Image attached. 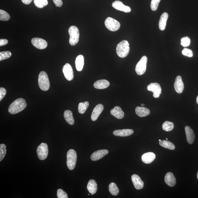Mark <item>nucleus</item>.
<instances>
[{"mask_svg":"<svg viewBox=\"0 0 198 198\" xmlns=\"http://www.w3.org/2000/svg\"><path fill=\"white\" fill-rule=\"evenodd\" d=\"M27 106V104L24 99L18 98L10 104L8 111L11 114H17L24 110Z\"/></svg>","mask_w":198,"mask_h":198,"instance_id":"1","label":"nucleus"},{"mask_svg":"<svg viewBox=\"0 0 198 198\" xmlns=\"http://www.w3.org/2000/svg\"><path fill=\"white\" fill-rule=\"evenodd\" d=\"M129 44L126 40H123L120 42L116 47V51L117 54L120 58H124L128 55L130 51Z\"/></svg>","mask_w":198,"mask_h":198,"instance_id":"2","label":"nucleus"},{"mask_svg":"<svg viewBox=\"0 0 198 198\" xmlns=\"http://www.w3.org/2000/svg\"><path fill=\"white\" fill-rule=\"evenodd\" d=\"M38 84L41 90L47 91L49 89L50 83L47 74L45 71H41L38 76Z\"/></svg>","mask_w":198,"mask_h":198,"instance_id":"3","label":"nucleus"},{"mask_svg":"<svg viewBox=\"0 0 198 198\" xmlns=\"http://www.w3.org/2000/svg\"><path fill=\"white\" fill-rule=\"evenodd\" d=\"M68 32L70 36L69 42L71 46H75L79 41V31L75 26H71L69 28Z\"/></svg>","mask_w":198,"mask_h":198,"instance_id":"4","label":"nucleus"},{"mask_svg":"<svg viewBox=\"0 0 198 198\" xmlns=\"http://www.w3.org/2000/svg\"><path fill=\"white\" fill-rule=\"evenodd\" d=\"M77 156L74 149H70L67 153V166L70 170H73L75 167Z\"/></svg>","mask_w":198,"mask_h":198,"instance_id":"5","label":"nucleus"},{"mask_svg":"<svg viewBox=\"0 0 198 198\" xmlns=\"http://www.w3.org/2000/svg\"><path fill=\"white\" fill-rule=\"evenodd\" d=\"M105 27L111 31H117L120 28V22L112 17H108L106 19L105 21Z\"/></svg>","mask_w":198,"mask_h":198,"instance_id":"6","label":"nucleus"},{"mask_svg":"<svg viewBox=\"0 0 198 198\" xmlns=\"http://www.w3.org/2000/svg\"><path fill=\"white\" fill-rule=\"evenodd\" d=\"M147 61V57L144 56L137 64L135 67V71L138 75H142L145 74L146 71Z\"/></svg>","mask_w":198,"mask_h":198,"instance_id":"7","label":"nucleus"},{"mask_svg":"<svg viewBox=\"0 0 198 198\" xmlns=\"http://www.w3.org/2000/svg\"><path fill=\"white\" fill-rule=\"evenodd\" d=\"M48 149L47 144L42 143L38 147L37 153L39 159L40 160H44L47 157Z\"/></svg>","mask_w":198,"mask_h":198,"instance_id":"8","label":"nucleus"},{"mask_svg":"<svg viewBox=\"0 0 198 198\" xmlns=\"http://www.w3.org/2000/svg\"><path fill=\"white\" fill-rule=\"evenodd\" d=\"M147 89L153 93L154 98H158L161 93V88L160 85L157 83H151L147 86Z\"/></svg>","mask_w":198,"mask_h":198,"instance_id":"9","label":"nucleus"},{"mask_svg":"<svg viewBox=\"0 0 198 198\" xmlns=\"http://www.w3.org/2000/svg\"><path fill=\"white\" fill-rule=\"evenodd\" d=\"M31 43L33 46L38 49H44L48 46V43L45 40L41 38H33Z\"/></svg>","mask_w":198,"mask_h":198,"instance_id":"10","label":"nucleus"},{"mask_svg":"<svg viewBox=\"0 0 198 198\" xmlns=\"http://www.w3.org/2000/svg\"><path fill=\"white\" fill-rule=\"evenodd\" d=\"M63 74L66 79L69 81L73 79L74 74L73 70L71 66L68 63H67L64 66L62 69Z\"/></svg>","mask_w":198,"mask_h":198,"instance_id":"11","label":"nucleus"},{"mask_svg":"<svg viewBox=\"0 0 198 198\" xmlns=\"http://www.w3.org/2000/svg\"><path fill=\"white\" fill-rule=\"evenodd\" d=\"M113 7L116 10L123 11L125 13H129L131 12V8L129 6H125L121 1H116L112 3Z\"/></svg>","mask_w":198,"mask_h":198,"instance_id":"12","label":"nucleus"},{"mask_svg":"<svg viewBox=\"0 0 198 198\" xmlns=\"http://www.w3.org/2000/svg\"><path fill=\"white\" fill-rule=\"evenodd\" d=\"M108 153V150H106V149L95 151V152L92 154L91 156V159L93 161L98 160L107 155Z\"/></svg>","mask_w":198,"mask_h":198,"instance_id":"13","label":"nucleus"},{"mask_svg":"<svg viewBox=\"0 0 198 198\" xmlns=\"http://www.w3.org/2000/svg\"><path fill=\"white\" fill-rule=\"evenodd\" d=\"M131 180L135 189L140 190L143 188L144 183L140 177L136 174H134L131 177Z\"/></svg>","mask_w":198,"mask_h":198,"instance_id":"14","label":"nucleus"},{"mask_svg":"<svg viewBox=\"0 0 198 198\" xmlns=\"http://www.w3.org/2000/svg\"><path fill=\"white\" fill-rule=\"evenodd\" d=\"M103 105L101 104H98L93 109L91 116V119L92 121H95L98 119L99 116L101 114L104 110Z\"/></svg>","mask_w":198,"mask_h":198,"instance_id":"15","label":"nucleus"},{"mask_svg":"<svg viewBox=\"0 0 198 198\" xmlns=\"http://www.w3.org/2000/svg\"><path fill=\"white\" fill-rule=\"evenodd\" d=\"M175 91L179 94L182 93L184 89V84L182 77L180 76H177L175 79L174 84Z\"/></svg>","mask_w":198,"mask_h":198,"instance_id":"16","label":"nucleus"},{"mask_svg":"<svg viewBox=\"0 0 198 198\" xmlns=\"http://www.w3.org/2000/svg\"><path fill=\"white\" fill-rule=\"evenodd\" d=\"M164 180L167 185L170 187L174 186L176 183V179L173 173L171 172L166 173L165 175Z\"/></svg>","mask_w":198,"mask_h":198,"instance_id":"17","label":"nucleus"},{"mask_svg":"<svg viewBox=\"0 0 198 198\" xmlns=\"http://www.w3.org/2000/svg\"><path fill=\"white\" fill-rule=\"evenodd\" d=\"M185 131L187 142L190 144H192L195 137L193 130L189 126H186L185 127Z\"/></svg>","mask_w":198,"mask_h":198,"instance_id":"18","label":"nucleus"},{"mask_svg":"<svg viewBox=\"0 0 198 198\" xmlns=\"http://www.w3.org/2000/svg\"><path fill=\"white\" fill-rule=\"evenodd\" d=\"M156 158L155 154L153 152H147L144 154L142 156V160L147 164H150Z\"/></svg>","mask_w":198,"mask_h":198,"instance_id":"19","label":"nucleus"},{"mask_svg":"<svg viewBox=\"0 0 198 198\" xmlns=\"http://www.w3.org/2000/svg\"><path fill=\"white\" fill-rule=\"evenodd\" d=\"M133 133V130L129 129L116 130L113 132V134L115 136L122 137L130 136Z\"/></svg>","mask_w":198,"mask_h":198,"instance_id":"20","label":"nucleus"},{"mask_svg":"<svg viewBox=\"0 0 198 198\" xmlns=\"http://www.w3.org/2000/svg\"><path fill=\"white\" fill-rule=\"evenodd\" d=\"M110 113L112 115L118 119H122L124 116V112L119 107H115L111 111Z\"/></svg>","mask_w":198,"mask_h":198,"instance_id":"21","label":"nucleus"},{"mask_svg":"<svg viewBox=\"0 0 198 198\" xmlns=\"http://www.w3.org/2000/svg\"><path fill=\"white\" fill-rule=\"evenodd\" d=\"M110 85V83L106 80H100L95 81L94 84L95 88L98 89H103L108 87Z\"/></svg>","mask_w":198,"mask_h":198,"instance_id":"22","label":"nucleus"},{"mask_svg":"<svg viewBox=\"0 0 198 198\" xmlns=\"http://www.w3.org/2000/svg\"><path fill=\"white\" fill-rule=\"evenodd\" d=\"M87 189L92 195L96 193L98 189L96 182L94 180H90L87 184Z\"/></svg>","mask_w":198,"mask_h":198,"instance_id":"23","label":"nucleus"},{"mask_svg":"<svg viewBox=\"0 0 198 198\" xmlns=\"http://www.w3.org/2000/svg\"><path fill=\"white\" fill-rule=\"evenodd\" d=\"M168 17V15L167 13H164L161 15L159 24V29L161 31L164 30L166 28Z\"/></svg>","mask_w":198,"mask_h":198,"instance_id":"24","label":"nucleus"},{"mask_svg":"<svg viewBox=\"0 0 198 198\" xmlns=\"http://www.w3.org/2000/svg\"><path fill=\"white\" fill-rule=\"evenodd\" d=\"M135 113L140 117H144L148 115L150 113V111L145 107H137L135 109Z\"/></svg>","mask_w":198,"mask_h":198,"instance_id":"25","label":"nucleus"},{"mask_svg":"<svg viewBox=\"0 0 198 198\" xmlns=\"http://www.w3.org/2000/svg\"><path fill=\"white\" fill-rule=\"evenodd\" d=\"M84 65V57L82 55H79L76 57L75 60V66L78 71H81L83 70Z\"/></svg>","mask_w":198,"mask_h":198,"instance_id":"26","label":"nucleus"},{"mask_svg":"<svg viewBox=\"0 0 198 198\" xmlns=\"http://www.w3.org/2000/svg\"><path fill=\"white\" fill-rule=\"evenodd\" d=\"M64 117L65 120L69 124L73 125L74 124V120L73 114L70 110H66L64 112Z\"/></svg>","mask_w":198,"mask_h":198,"instance_id":"27","label":"nucleus"},{"mask_svg":"<svg viewBox=\"0 0 198 198\" xmlns=\"http://www.w3.org/2000/svg\"><path fill=\"white\" fill-rule=\"evenodd\" d=\"M159 144L161 146L171 150H174L175 146L173 143L168 140H163L159 142Z\"/></svg>","mask_w":198,"mask_h":198,"instance_id":"28","label":"nucleus"},{"mask_svg":"<svg viewBox=\"0 0 198 198\" xmlns=\"http://www.w3.org/2000/svg\"><path fill=\"white\" fill-rule=\"evenodd\" d=\"M89 105V102L88 101L80 103L78 105V111L79 113L81 114H84L86 112Z\"/></svg>","mask_w":198,"mask_h":198,"instance_id":"29","label":"nucleus"},{"mask_svg":"<svg viewBox=\"0 0 198 198\" xmlns=\"http://www.w3.org/2000/svg\"><path fill=\"white\" fill-rule=\"evenodd\" d=\"M109 192L112 195L117 196L119 193V189L115 183L112 182L110 184L109 186Z\"/></svg>","mask_w":198,"mask_h":198,"instance_id":"30","label":"nucleus"},{"mask_svg":"<svg viewBox=\"0 0 198 198\" xmlns=\"http://www.w3.org/2000/svg\"><path fill=\"white\" fill-rule=\"evenodd\" d=\"M174 124L173 122L166 121L163 123L162 128L164 131L168 132L172 130L174 128Z\"/></svg>","mask_w":198,"mask_h":198,"instance_id":"31","label":"nucleus"},{"mask_svg":"<svg viewBox=\"0 0 198 198\" xmlns=\"http://www.w3.org/2000/svg\"><path fill=\"white\" fill-rule=\"evenodd\" d=\"M34 3L37 8H42L48 5V0H34Z\"/></svg>","mask_w":198,"mask_h":198,"instance_id":"32","label":"nucleus"},{"mask_svg":"<svg viewBox=\"0 0 198 198\" xmlns=\"http://www.w3.org/2000/svg\"><path fill=\"white\" fill-rule=\"evenodd\" d=\"M10 19V15L6 11L0 10V20L2 21H7Z\"/></svg>","mask_w":198,"mask_h":198,"instance_id":"33","label":"nucleus"},{"mask_svg":"<svg viewBox=\"0 0 198 198\" xmlns=\"http://www.w3.org/2000/svg\"><path fill=\"white\" fill-rule=\"evenodd\" d=\"M6 153V147L4 144L0 145V161L4 159Z\"/></svg>","mask_w":198,"mask_h":198,"instance_id":"34","label":"nucleus"},{"mask_svg":"<svg viewBox=\"0 0 198 198\" xmlns=\"http://www.w3.org/2000/svg\"><path fill=\"white\" fill-rule=\"evenodd\" d=\"M12 56V53L9 51L0 52V61L8 59Z\"/></svg>","mask_w":198,"mask_h":198,"instance_id":"35","label":"nucleus"},{"mask_svg":"<svg viewBox=\"0 0 198 198\" xmlns=\"http://www.w3.org/2000/svg\"><path fill=\"white\" fill-rule=\"evenodd\" d=\"M180 44L184 47H187L190 44V39L188 37H183L181 39Z\"/></svg>","mask_w":198,"mask_h":198,"instance_id":"36","label":"nucleus"},{"mask_svg":"<svg viewBox=\"0 0 198 198\" xmlns=\"http://www.w3.org/2000/svg\"><path fill=\"white\" fill-rule=\"evenodd\" d=\"M161 0H152L151 2V8L153 11H156L157 9L158 6Z\"/></svg>","mask_w":198,"mask_h":198,"instance_id":"37","label":"nucleus"},{"mask_svg":"<svg viewBox=\"0 0 198 198\" xmlns=\"http://www.w3.org/2000/svg\"><path fill=\"white\" fill-rule=\"evenodd\" d=\"M57 196L58 198H68L67 193L61 189H59L57 190Z\"/></svg>","mask_w":198,"mask_h":198,"instance_id":"38","label":"nucleus"},{"mask_svg":"<svg viewBox=\"0 0 198 198\" xmlns=\"http://www.w3.org/2000/svg\"><path fill=\"white\" fill-rule=\"evenodd\" d=\"M182 54L184 55L191 57L193 56V53L192 50L188 49V48H185L182 50Z\"/></svg>","mask_w":198,"mask_h":198,"instance_id":"39","label":"nucleus"},{"mask_svg":"<svg viewBox=\"0 0 198 198\" xmlns=\"http://www.w3.org/2000/svg\"><path fill=\"white\" fill-rule=\"evenodd\" d=\"M6 94V90L5 88L3 87L0 88V101L4 98Z\"/></svg>","mask_w":198,"mask_h":198,"instance_id":"40","label":"nucleus"},{"mask_svg":"<svg viewBox=\"0 0 198 198\" xmlns=\"http://www.w3.org/2000/svg\"><path fill=\"white\" fill-rule=\"evenodd\" d=\"M53 1L55 6L58 7H61L63 4L62 0H53Z\"/></svg>","mask_w":198,"mask_h":198,"instance_id":"41","label":"nucleus"},{"mask_svg":"<svg viewBox=\"0 0 198 198\" xmlns=\"http://www.w3.org/2000/svg\"><path fill=\"white\" fill-rule=\"evenodd\" d=\"M8 43V40L6 39H0V46H5Z\"/></svg>","mask_w":198,"mask_h":198,"instance_id":"42","label":"nucleus"},{"mask_svg":"<svg viewBox=\"0 0 198 198\" xmlns=\"http://www.w3.org/2000/svg\"><path fill=\"white\" fill-rule=\"evenodd\" d=\"M21 1L25 5H29L30 4L32 0H21Z\"/></svg>","mask_w":198,"mask_h":198,"instance_id":"43","label":"nucleus"},{"mask_svg":"<svg viewBox=\"0 0 198 198\" xmlns=\"http://www.w3.org/2000/svg\"><path fill=\"white\" fill-rule=\"evenodd\" d=\"M196 102H197V103L198 105V95L197 97V98H196Z\"/></svg>","mask_w":198,"mask_h":198,"instance_id":"44","label":"nucleus"},{"mask_svg":"<svg viewBox=\"0 0 198 198\" xmlns=\"http://www.w3.org/2000/svg\"><path fill=\"white\" fill-rule=\"evenodd\" d=\"M141 105L143 107L144 106H145V105H144V104H141Z\"/></svg>","mask_w":198,"mask_h":198,"instance_id":"45","label":"nucleus"},{"mask_svg":"<svg viewBox=\"0 0 198 198\" xmlns=\"http://www.w3.org/2000/svg\"><path fill=\"white\" fill-rule=\"evenodd\" d=\"M197 178L198 180V173H197Z\"/></svg>","mask_w":198,"mask_h":198,"instance_id":"46","label":"nucleus"},{"mask_svg":"<svg viewBox=\"0 0 198 198\" xmlns=\"http://www.w3.org/2000/svg\"><path fill=\"white\" fill-rule=\"evenodd\" d=\"M159 142H160V141H161V140H159Z\"/></svg>","mask_w":198,"mask_h":198,"instance_id":"47","label":"nucleus"},{"mask_svg":"<svg viewBox=\"0 0 198 198\" xmlns=\"http://www.w3.org/2000/svg\"><path fill=\"white\" fill-rule=\"evenodd\" d=\"M166 140H168V138H166Z\"/></svg>","mask_w":198,"mask_h":198,"instance_id":"48","label":"nucleus"}]
</instances>
